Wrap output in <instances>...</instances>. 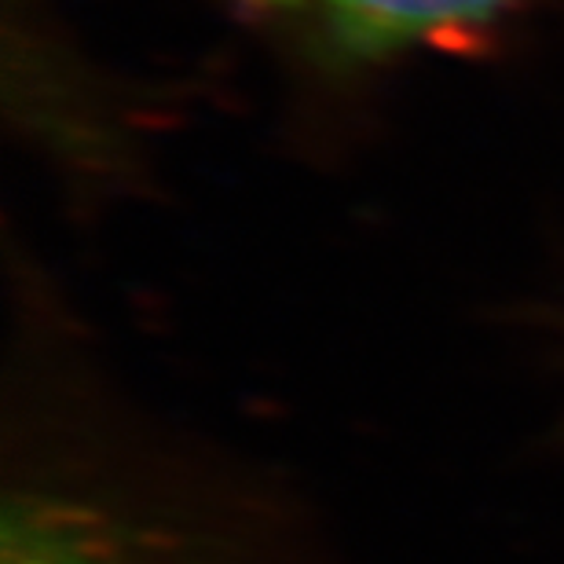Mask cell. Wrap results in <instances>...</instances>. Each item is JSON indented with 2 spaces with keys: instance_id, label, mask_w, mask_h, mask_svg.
<instances>
[{
  "instance_id": "cell-1",
  "label": "cell",
  "mask_w": 564,
  "mask_h": 564,
  "mask_svg": "<svg viewBox=\"0 0 564 564\" xmlns=\"http://www.w3.org/2000/svg\"><path fill=\"white\" fill-rule=\"evenodd\" d=\"M0 564H297L140 469L33 462L4 495Z\"/></svg>"
},
{
  "instance_id": "cell-2",
  "label": "cell",
  "mask_w": 564,
  "mask_h": 564,
  "mask_svg": "<svg viewBox=\"0 0 564 564\" xmlns=\"http://www.w3.org/2000/svg\"><path fill=\"white\" fill-rule=\"evenodd\" d=\"M228 15L326 63H389L455 48L528 15L539 0H213Z\"/></svg>"
}]
</instances>
